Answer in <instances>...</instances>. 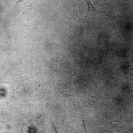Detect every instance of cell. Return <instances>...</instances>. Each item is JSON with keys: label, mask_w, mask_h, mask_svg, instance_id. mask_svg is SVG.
Here are the masks:
<instances>
[{"label": "cell", "mask_w": 133, "mask_h": 133, "mask_svg": "<svg viewBox=\"0 0 133 133\" xmlns=\"http://www.w3.org/2000/svg\"><path fill=\"white\" fill-rule=\"evenodd\" d=\"M4 82H2V81H0V83H3Z\"/></svg>", "instance_id": "7"}, {"label": "cell", "mask_w": 133, "mask_h": 133, "mask_svg": "<svg viewBox=\"0 0 133 133\" xmlns=\"http://www.w3.org/2000/svg\"><path fill=\"white\" fill-rule=\"evenodd\" d=\"M88 6V13H91L92 12L95 11L96 9L92 6L90 0H86Z\"/></svg>", "instance_id": "4"}, {"label": "cell", "mask_w": 133, "mask_h": 133, "mask_svg": "<svg viewBox=\"0 0 133 133\" xmlns=\"http://www.w3.org/2000/svg\"><path fill=\"white\" fill-rule=\"evenodd\" d=\"M74 133H79L78 132H75Z\"/></svg>", "instance_id": "8"}, {"label": "cell", "mask_w": 133, "mask_h": 133, "mask_svg": "<svg viewBox=\"0 0 133 133\" xmlns=\"http://www.w3.org/2000/svg\"><path fill=\"white\" fill-rule=\"evenodd\" d=\"M22 126L23 127L25 133H32V130L29 128H28V127H24V126L21 124Z\"/></svg>", "instance_id": "5"}, {"label": "cell", "mask_w": 133, "mask_h": 133, "mask_svg": "<svg viewBox=\"0 0 133 133\" xmlns=\"http://www.w3.org/2000/svg\"><path fill=\"white\" fill-rule=\"evenodd\" d=\"M32 6V3H31L28 5L24 6L22 7L21 10L22 14H24L25 13H27L28 11L31 10Z\"/></svg>", "instance_id": "3"}, {"label": "cell", "mask_w": 133, "mask_h": 133, "mask_svg": "<svg viewBox=\"0 0 133 133\" xmlns=\"http://www.w3.org/2000/svg\"><path fill=\"white\" fill-rule=\"evenodd\" d=\"M105 133L104 132H103H103H101V133Z\"/></svg>", "instance_id": "9"}, {"label": "cell", "mask_w": 133, "mask_h": 133, "mask_svg": "<svg viewBox=\"0 0 133 133\" xmlns=\"http://www.w3.org/2000/svg\"><path fill=\"white\" fill-rule=\"evenodd\" d=\"M53 118L51 122H50L49 125L48 130L49 133H59L57 131V129L53 123Z\"/></svg>", "instance_id": "2"}, {"label": "cell", "mask_w": 133, "mask_h": 133, "mask_svg": "<svg viewBox=\"0 0 133 133\" xmlns=\"http://www.w3.org/2000/svg\"><path fill=\"white\" fill-rule=\"evenodd\" d=\"M1 5L0 4V13L1 12V10H2Z\"/></svg>", "instance_id": "6"}, {"label": "cell", "mask_w": 133, "mask_h": 133, "mask_svg": "<svg viewBox=\"0 0 133 133\" xmlns=\"http://www.w3.org/2000/svg\"><path fill=\"white\" fill-rule=\"evenodd\" d=\"M110 122L111 124L115 128L120 130L123 131H126L128 128L126 124L118 120L112 121H110Z\"/></svg>", "instance_id": "1"}]
</instances>
